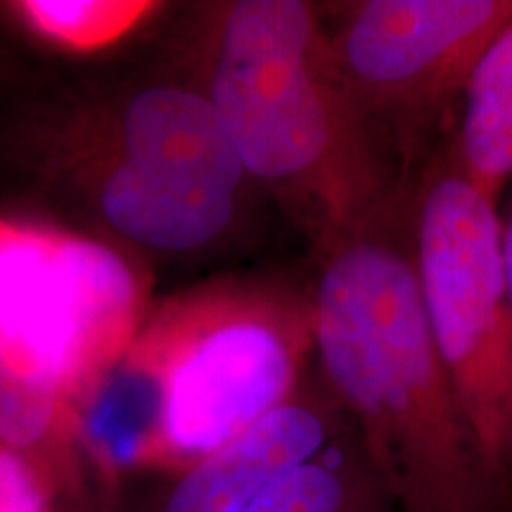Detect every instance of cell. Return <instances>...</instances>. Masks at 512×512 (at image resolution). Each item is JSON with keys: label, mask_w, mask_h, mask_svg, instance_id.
Returning <instances> with one entry per match:
<instances>
[{"label": "cell", "mask_w": 512, "mask_h": 512, "mask_svg": "<svg viewBox=\"0 0 512 512\" xmlns=\"http://www.w3.org/2000/svg\"><path fill=\"white\" fill-rule=\"evenodd\" d=\"M311 323L325 380L408 512H510L441 366L411 249L380 226L332 247Z\"/></svg>", "instance_id": "obj_1"}, {"label": "cell", "mask_w": 512, "mask_h": 512, "mask_svg": "<svg viewBox=\"0 0 512 512\" xmlns=\"http://www.w3.org/2000/svg\"><path fill=\"white\" fill-rule=\"evenodd\" d=\"M207 95L247 176L292 197L328 249L380 226L389 190L382 133L358 105L311 5L235 3Z\"/></svg>", "instance_id": "obj_2"}, {"label": "cell", "mask_w": 512, "mask_h": 512, "mask_svg": "<svg viewBox=\"0 0 512 512\" xmlns=\"http://www.w3.org/2000/svg\"><path fill=\"white\" fill-rule=\"evenodd\" d=\"M138 278L102 242L0 221V444L34 446L138 337Z\"/></svg>", "instance_id": "obj_3"}, {"label": "cell", "mask_w": 512, "mask_h": 512, "mask_svg": "<svg viewBox=\"0 0 512 512\" xmlns=\"http://www.w3.org/2000/svg\"><path fill=\"white\" fill-rule=\"evenodd\" d=\"M411 256L441 366L512 512V302L503 221L448 150L415 197Z\"/></svg>", "instance_id": "obj_4"}, {"label": "cell", "mask_w": 512, "mask_h": 512, "mask_svg": "<svg viewBox=\"0 0 512 512\" xmlns=\"http://www.w3.org/2000/svg\"><path fill=\"white\" fill-rule=\"evenodd\" d=\"M313 323L259 294H204L159 316L121 363L147 380L171 451L209 456L287 403Z\"/></svg>", "instance_id": "obj_5"}, {"label": "cell", "mask_w": 512, "mask_h": 512, "mask_svg": "<svg viewBox=\"0 0 512 512\" xmlns=\"http://www.w3.org/2000/svg\"><path fill=\"white\" fill-rule=\"evenodd\" d=\"M245 178L209 95L152 86L121 117V157L102 183L100 209L138 245L190 252L228 228Z\"/></svg>", "instance_id": "obj_6"}, {"label": "cell", "mask_w": 512, "mask_h": 512, "mask_svg": "<svg viewBox=\"0 0 512 512\" xmlns=\"http://www.w3.org/2000/svg\"><path fill=\"white\" fill-rule=\"evenodd\" d=\"M512 19V0H368L332 38L337 62L370 121L406 155L470 86Z\"/></svg>", "instance_id": "obj_7"}, {"label": "cell", "mask_w": 512, "mask_h": 512, "mask_svg": "<svg viewBox=\"0 0 512 512\" xmlns=\"http://www.w3.org/2000/svg\"><path fill=\"white\" fill-rule=\"evenodd\" d=\"M323 441L320 413L287 401L192 467L166 512H247L278 479L311 463Z\"/></svg>", "instance_id": "obj_8"}, {"label": "cell", "mask_w": 512, "mask_h": 512, "mask_svg": "<svg viewBox=\"0 0 512 512\" xmlns=\"http://www.w3.org/2000/svg\"><path fill=\"white\" fill-rule=\"evenodd\" d=\"M463 100V121L448 152L470 183L496 202L512 178V19L486 48Z\"/></svg>", "instance_id": "obj_9"}, {"label": "cell", "mask_w": 512, "mask_h": 512, "mask_svg": "<svg viewBox=\"0 0 512 512\" xmlns=\"http://www.w3.org/2000/svg\"><path fill=\"white\" fill-rule=\"evenodd\" d=\"M155 8L143 0H27L19 12L48 41L91 53L117 43Z\"/></svg>", "instance_id": "obj_10"}, {"label": "cell", "mask_w": 512, "mask_h": 512, "mask_svg": "<svg viewBox=\"0 0 512 512\" xmlns=\"http://www.w3.org/2000/svg\"><path fill=\"white\" fill-rule=\"evenodd\" d=\"M347 486L337 470L306 463L266 489L247 512H342Z\"/></svg>", "instance_id": "obj_11"}, {"label": "cell", "mask_w": 512, "mask_h": 512, "mask_svg": "<svg viewBox=\"0 0 512 512\" xmlns=\"http://www.w3.org/2000/svg\"><path fill=\"white\" fill-rule=\"evenodd\" d=\"M0 512H43L34 475L8 446H0Z\"/></svg>", "instance_id": "obj_12"}, {"label": "cell", "mask_w": 512, "mask_h": 512, "mask_svg": "<svg viewBox=\"0 0 512 512\" xmlns=\"http://www.w3.org/2000/svg\"><path fill=\"white\" fill-rule=\"evenodd\" d=\"M503 264H505V280H508L510 302H512V214L508 221H503Z\"/></svg>", "instance_id": "obj_13"}]
</instances>
